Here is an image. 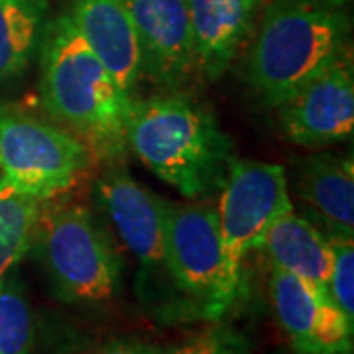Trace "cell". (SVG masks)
<instances>
[{"label": "cell", "mask_w": 354, "mask_h": 354, "mask_svg": "<svg viewBox=\"0 0 354 354\" xmlns=\"http://www.w3.org/2000/svg\"><path fill=\"white\" fill-rule=\"evenodd\" d=\"M41 104L59 127L85 144L93 158L127 152V95L77 32L69 14L46 28L41 48Z\"/></svg>", "instance_id": "1"}, {"label": "cell", "mask_w": 354, "mask_h": 354, "mask_svg": "<svg viewBox=\"0 0 354 354\" xmlns=\"http://www.w3.org/2000/svg\"><path fill=\"white\" fill-rule=\"evenodd\" d=\"M353 0H270L246 59L248 83L268 106L351 51Z\"/></svg>", "instance_id": "2"}, {"label": "cell", "mask_w": 354, "mask_h": 354, "mask_svg": "<svg viewBox=\"0 0 354 354\" xmlns=\"http://www.w3.org/2000/svg\"><path fill=\"white\" fill-rule=\"evenodd\" d=\"M127 144L148 169L189 199L221 189L232 162V142L215 116L181 95L130 102Z\"/></svg>", "instance_id": "3"}, {"label": "cell", "mask_w": 354, "mask_h": 354, "mask_svg": "<svg viewBox=\"0 0 354 354\" xmlns=\"http://www.w3.org/2000/svg\"><path fill=\"white\" fill-rule=\"evenodd\" d=\"M34 244L53 290L65 301L99 304L118 291L120 256L87 207L44 201Z\"/></svg>", "instance_id": "4"}, {"label": "cell", "mask_w": 354, "mask_h": 354, "mask_svg": "<svg viewBox=\"0 0 354 354\" xmlns=\"http://www.w3.org/2000/svg\"><path fill=\"white\" fill-rule=\"evenodd\" d=\"M93 156L57 124L14 106H0V191L39 201L71 189Z\"/></svg>", "instance_id": "5"}, {"label": "cell", "mask_w": 354, "mask_h": 354, "mask_svg": "<svg viewBox=\"0 0 354 354\" xmlns=\"http://www.w3.org/2000/svg\"><path fill=\"white\" fill-rule=\"evenodd\" d=\"M293 209L283 165L232 160L216 209L218 230L225 246V281L230 301L241 288L246 254L258 248L274 221Z\"/></svg>", "instance_id": "6"}, {"label": "cell", "mask_w": 354, "mask_h": 354, "mask_svg": "<svg viewBox=\"0 0 354 354\" xmlns=\"http://www.w3.org/2000/svg\"><path fill=\"white\" fill-rule=\"evenodd\" d=\"M164 266L176 283L221 319L232 305L225 281V246L216 209L203 203H169L165 216Z\"/></svg>", "instance_id": "7"}, {"label": "cell", "mask_w": 354, "mask_h": 354, "mask_svg": "<svg viewBox=\"0 0 354 354\" xmlns=\"http://www.w3.org/2000/svg\"><path fill=\"white\" fill-rule=\"evenodd\" d=\"M281 130L293 144L315 148L353 136L354 65L353 53L297 87L276 106Z\"/></svg>", "instance_id": "8"}, {"label": "cell", "mask_w": 354, "mask_h": 354, "mask_svg": "<svg viewBox=\"0 0 354 354\" xmlns=\"http://www.w3.org/2000/svg\"><path fill=\"white\" fill-rule=\"evenodd\" d=\"M270 295L295 353L353 354L354 323L342 315L327 291L272 268Z\"/></svg>", "instance_id": "9"}, {"label": "cell", "mask_w": 354, "mask_h": 354, "mask_svg": "<svg viewBox=\"0 0 354 354\" xmlns=\"http://www.w3.org/2000/svg\"><path fill=\"white\" fill-rule=\"evenodd\" d=\"M134 22L142 73L176 87L197 69L187 0H122Z\"/></svg>", "instance_id": "10"}, {"label": "cell", "mask_w": 354, "mask_h": 354, "mask_svg": "<svg viewBox=\"0 0 354 354\" xmlns=\"http://www.w3.org/2000/svg\"><path fill=\"white\" fill-rule=\"evenodd\" d=\"M97 197L127 248L146 268L164 266L169 201L140 185L124 169L111 167L97 181Z\"/></svg>", "instance_id": "11"}, {"label": "cell", "mask_w": 354, "mask_h": 354, "mask_svg": "<svg viewBox=\"0 0 354 354\" xmlns=\"http://www.w3.org/2000/svg\"><path fill=\"white\" fill-rule=\"evenodd\" d=\"M293 193L305 218L329 241L354 239V164L348 156L315 153L293 164Z\"/></svg>", "instance_id": "12"}, {"label": "cell", "mask_w": 354, "mask_h": 354, "mask_svg": "<svg viewBox=\"0 0 354 354\" xmlns=\"http://www.w3.org/2000/svg\"><path fill=\"white\" fill-rule=\"evenodd\" d=\"M67 14L118 87L130 95L142 73V53L122 0H73Z\"/></svg>", "instance_id": "13"}, {"label": "cell", "mask_w": 354, "mask_h": 354, "mask_svg": "<svg viewBox=\"0 0 354 354\" xmlns=\"http://www.w3.org/2000/svg\"><path fill=\"white\" fill-rule=\"evenodd\" d=\"M264 0H187L195 62L203 75L221 77L252 30Z\"/></svg>", "instance_id": "14"}, {"label": "cell", "mask_w": 354, "mask_h": 354, "mask_svg": "<svg viewBox=\"0 0 354 354\" xmlns=\"http://www.w3.org/2000/svg\"><path fill=\"white\" fill-rule=\"evenodd\" d=\"M258 248L270 258L272 268L290 272L327 291L333 270V244L304 215L291 209L276 218Z\"/></svg>", "instance_id": "15"}, {"label": "cell", "mask_w": 354, "mask_h": 354, "mask_svg": "<svg viewBox=\"0 0 354 354\" xmlns=\"http://www.w3.org/2000/svg\"><path fill=\"white\" fill-rule=\"evenodd\" d=\"M48 0H0V81L20 75L44 32Z\"/></svg>", "instance_id": "16"}, {"label": "cell", "mask_w": 354, "mask_h": 354, "mask_svg": "<svg viewBox=\"0 0 354 354\" xmlns=\"http://www.w3.org/2000/svg\"><path fill=\"white\" fill-rule=\"evenodd\" d=\"M41 205L36 197L0 191V279L32 248Z\"/></svg>", "instance_id": "17"}, {"label": "cell", "mask_w": 354, "mask_h": 354, "mask_svg": "<svg viewBox=\"0 0 354 354\" xmlns=\"http://www.w3.org/2000/svg\"><path fill=\"white\" fill-rule=\"evenodd\" d=\"M34 313L20 279L6 274L0 279V354H32Z\"/></svg>", "instance_id": "18"}, {"label": "cell", "mask_w": 354, "mask_h": 354, "mask_svg": "<svg viewBox=\"0 0 354 354\" xmlns=\"http://www.w3.org/2000/svg\"><path fill=\"white\" fill-rule=\"evenodd\" d=\"M333 244V270L327 293L351 323H354V241L335 239Z\"/></svg>", "instance_id": "19"}, {"label": "cell", "mask_w": 354, "mask_h": 354, "mask_svg": "<svg viewBox=\"0 0 354 354\" xmlns=\"http://www.w3.org/2000/svg\"><path fill=\"white\" fill-rule=\"evenodd\" d=\"M158 354H248L241 335L227 327H211L189 335L177 344L158 348Z\"/></svg>", "instance_id": "20"}, {"label": "cell", "mask_w": 354, "mask_h": 354, "mask_svg": "<svg viewBox=\"0 0 354 354\" xmlns=\"http://www.w3.org/2000/svg\"><path fill=\"white\" fill-rule=\"evenodd\" d=\"M91 354H158V348L134 341H113Z\"/></svg>", "instance_id": "21"}, {"label": "cell", "mask_w": 354, "mask_h": 354, "mask_svg": "<svg viewBox=\"0 0 354 354\" xmlns=\"http://www.w3.org/2000/svg\"><path fill=\"white\" fill-rule=\"evenodd\" d=\"M295 354H304V353H295Z\"/></svg>", "instance_id": "22"}]
</instances>
